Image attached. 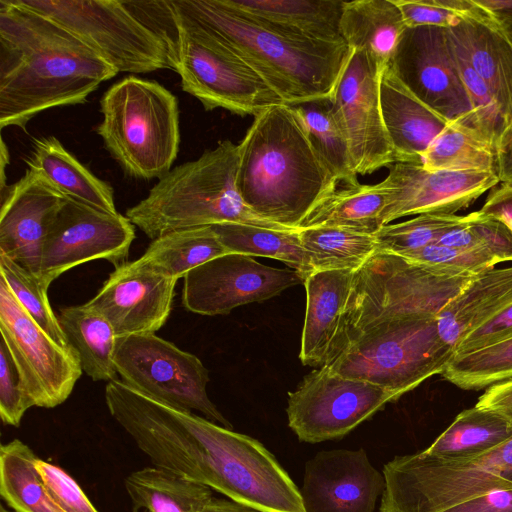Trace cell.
<instances>
[{"instance_id": "27", "label": "cell", "mask_w": 512, "mask_h": 512, "mask_svg": "<svg viewBox=\"0 0 512 512\" xmlns=\"http://www.w3.org/2000/svg\"><path fill=\"white\" fill-rule=\"evenodd\" d=\"M26 163L63 196L118 213L111 185L95 176L54 136L36 139Z\"/></svg>"}, {"instance_id": "54", "label": "cell", "mask_w": 512, "mask_h": 512, "mask_svg": "<svg viewBox=\"0 0 512 512\" xmlns=\"http://www.w3.org/2000/svg\"><path fill=\"white\" fill-rule=\"evenodd\" d=\"M202 512H261L250 506L235 502L230 499L213 497Z\"/></svg>"}, {"instance_id": "21", "label": "cell", "mask_w": 512, "mask_h": 512, "mask_svg": "<svg viewBox=\"0 0 512 512\" xmlns=\"http://www.w3.org/2000/svg\"><path fill=\"white\" fill-rule=\"evenodd\" d=\"M0 192V255L38 276L48 228L66 197L30 168Z\"/></svg>"}, {"instance_id": "56", "label": "cell", "mask_w": 512, "mask_h": 512, "mask_svg": "<svg viewBox=\"0 0 512 512\" xmlns=\"http://www.w3.org/2000/svg\"><path fill=\"white\" fill-rule=\"evenodd\" d=\"M9 164V152L4 139L1 140V188L0 191L7 187L5 183V167Z\"/></svg>"}, {"instance_id": "9", "label": "cell", "mask_w": 512, "mask_h": 512, "mask_svg": "<svg viewBox=\"0 0 512 512\" xmlns=\"http://www.w3.org/2000/svg\"><path fill=\"white\" fill-rule=\"evenodd\" d=\"M178 29L172 66L181 88L206 111L222 108L240 116L260 114L285 104L249 65L211 32L177 10L170 1Z\"/></svg>"}, {"instance_id": "20", "label": "cell", "mask_w": 512, "mask_h": 512, "mask_svg": "<svg viewBox=\"0 0 512 512\" xmlns=\"http://www.w3.org/2000/svg\"><path fill=\"white\" fill-rule=\"evenodd\" d=\"M385 488L364 449L318 452L305 464L299 489L305 512H374Z\"/></svg>"}, {"instance_id": "34", "label": "cell", "mask_w": 512, "mask_h": 512, "mask_svg": "<svg viewBox=\"0 0 512 512\" xmlns=\"http://www.w3.org/2000/svg\"><path fill=\"white\" fill-rule=\"evenodd\" d=\"M230 253L211 226L176 230L150 243L140 259L157 271L179 280L192 269Z\"/></svg>"}, {"instance_id": "26", "label": "cell", "mask_w": 512, "mask_h": 512, "mask_svg": "<svg viewBox=\"0 0 512 512\" xmlns=\"http://www.w3.org/2000/svg\"><path fill=\"white\" fill-rule=\"evenodd\" d=\"M447 32L499 105L509 127L508 136L512 130L511 45L501 29L474 21H464Z\"/></svg>"}, {"instance_id": "47", "label": "cell", "mask_w": 512, "mask_h": 512, "mask_svg": "<svg viewBox=\"0 0 512 512\" xmlns=\"http://www.w3.org/2000/svg\"><path fill=\"white\" fill-rule=\"evenodd\" d=\"M468 215V225L480 246L499 263L512 261V230L503 222L483 216L479 211Z\"/></svg>"}, {"instance_id": "50", "label": "cell", "mask_w": 512, "mask_h": 512, "mask_svg": "<svg viewBox=\"0 0 512 512\" xmlns=\"http://www.w3.org/2000/svg\"><path fill=\"white\" fill-rule=\"evenodd\" d=\"M478 211L483 216L503 222L512 230V185L501 183L492 188Z\"/></svg>"}, {"instance_id": "23", "label": "cell", "mask_w": 512, "mask_h": 512, "mask_svg": "<svg viewBox=\"0 0 512 512\" xmlns=\"http://www.w3.org/2000/svg\"><path fill=\"white\" fill-rule=\"evenodd\" d=\"M355 270L312 272L304 281L306 312L299 358L319 369L328 363Z\"/></svg>"}, {"instance_id": "3", "label": "cell", "mask_w": 512, "mask_h": 512, "mask_svg": "<svg viewBox=\"0 0 512 512\" xmlns=\"http://www.w3.org/2000/svg\"><path fill=\"white\" fill-rule=\"evenodd\" d=\"M172 4L256 71L286 105L329 98L352 51L346 44L289 38L223 0H173Z\"/></svg>"}, {"instance_id": "10", "label": "cell", "mask_w": 512, "mask_h": 512, "mask_svg": "<svg viewBox=\"0 0 512 512\" xmlns=\"http://www.w3.org/2000/svg\"><path fill=\"white\" fill-rule=\"evenodd\" d=\"M80 39L117 72L172 69L170 50L130 1L15 0Z\"/></svg>"}, {"instance_id": "58", "label": "cell", "mask_w": 512, "mask_h": 512, "mask_svg": "<svg viewBox=\"0 0 512 512\" xmlns=\"http://www.w3.org/2000/svg\"><path fill=\"white\" fill-rule=\"evenodd\" d=\"M0 512H11V511H9L8 509H6V508L4 507V505H1V506H0Z\"/></svg>"}, {"instance_id": "1", "label": "cell", "mask_w": 512, "mask_h": 512, "mask_svg": "<svg viewBox=\"0 0 512 512\" xmlns=\"http://www.w3.org/2000/svg\"><path fill=\"white\" fill-rule=\"evenodd\" d=\"M117 70L76 36L15 0H0V127L84 104Z\"/></svg>"}, {"instance_id": "52", "label": "cell", "mask_w": 512, "mask_h": 512, "mask_svg": "<svg viewBox=\"0 0 512 512\" xmlns=\"http://www.w3.org/2000/svg\"><path fill=\"white\" fill-rule=\"evenodd\" d=\"M436 243L462 250L483 249L468 225V215L460 224L446 230Z\"/></svg>"}, {"instance_id": "17", "label": "cell", "mask_w": 512, "mask_h": 512, "mask_svg": "<svg viewBox=\"0 0 512 512\" xmlns=\"http://www.w3.org/2000/svg\"><path fill=\"white\" fill-rule=\"evenodd\" d=\"M304 281L294 269L270 267L253 256L230 252L185 275L182 305L199 315H227L234 308L268 300Z\"/></svg>"}, {"instance_id": "8", "label": "cell", "mask_w": 512, "mask_h": 512, "mask_svg": "<svg viewBox=\"0 0 512 512\" xmlns=\"http://www.w3.org/2000/svg\"><path fill=\"white\" fill-rule=\"evenodd\" d=\"M453 354L439 335L436 317H404L368 329L325 367L400 398L442 374Z\"/></svg>"}, {"instance_id": "16", "label": "cell", "mask_w": 512, "mask_h": 512, "mask_svg": "<svg viewBox=\"0 0 512 512\" xmlns=\"http://www.w3.org/2000/svg\"><path fill=\"white\" fill-rule=\"evenodd\" d=\"M388 66L423 103L447 120L475 130L447 29L407 27Z\"/></svg>"}, {"instance_id": "45", "label": "cell", "mask_w": 512, "mask_h": 512, "mask_svg": "<svg viewBox=\"0 0 512 512\" xmlns=\"http://www.w3.org/2000/svg\"><path fill=\"white\" fill-rule=\"evenodd\" d=\"M33 407L26 392L18 368L0 340V416L6 425L19 426L25 412Z\"/></svg>"}, {"instance_id": "7", "label": "cell", "mask_w": 512, "mask_h": 512, "mask_svg": "<svg viewBox=\"0 0 512 512\" xmlns=\"http://www.w3.org/2000/svg\"><path fill=\"white\" fill-rule=\"evenodd\" d=\"M382 473L380 512H442L477 496L512 489V437L465 458H438L423 451L396 456Z\"/></svg>"}, {"instance_id": "4", "label": "cell", "mask_w": 512, "mask_h": 512, "mask_svg": "<svg viewBox=\"0 0 512 512\" xmlns=\"http://www.w3.org/2000/svg\"><path fill=\"white\" fill-rule=\"evenodd\" d=\"M238 161V144L222 140L196 160L171 169L125 216L152 240L220 223L294 231L261 218L244 203L236 186Z\"/></svg>"}, {"instance_id": "53", "label": "cell", "mask_w": 512, "mask_h": 512, "mask_svg": "<svg viewBox=\"0 0 512 512\" xmlns=\"http://www.w3.org/2000/svg\"><path fill=\"white\" fill-rule=\"evenodd\" d=\"M495 170L500 183L512 185V134L497 150Z\"/></svg>"}, {"instance_id": "40", "label": "cell", "mask_w": 512, "mask_h": 512, "mask_svg": "<svg viewBox=\"0 0 512 512\" xmlns=\"http://www.w3.org/2000/svg\"><path fill=\"white\" fill-rule=\"evenodd\" d=\"M0 276L38 326L60 346L74 350L50 305L47 295L49 287L37 275L4 255H0Z\"/></svg>"}, {"instance_id": "38", "label": "cell", "mask_w": 512, "mask_h": 512, "mask_svg": "<svg viewBox=\"0 0 512 512\" xmlns=\"http://www.w3.org/2000/svg\"><path fill=\"white\" fill-rule=\"evenodd\" d=\"M421 163L431 171L495 170L496 152L475 130L451 122L426 149Z\"/></svg>"}, {"instance_id": "33", "label": "cell", "mask_w": 512, "mask_h": 512, "mask_svg": "<svg viewBox=\"0 0 512 512\" xmlns=\"http://www.w3.org/2000/svg\"><path fill=\"white\" fill-rule=\"evenodd\" d=\"M38 457L19 439L0 447V495L15 512H62L36 468Z\"/></svg>"}, {"instance_id": "36", "label": "cell", "mask_w": 512, "mask_h": 512, "mask_svg": "<svg viewBox=\"0 0 512 512\" xmlns=\"http://www.w3.org/2000/svg\"><path fill=\"white\" fill-rule=\"evenodd\" d=\"M298 234L313 272L357 270L378 251L374 235L346 228H303Z\"/></svg>"}, {"instance_id": "32", "label": "cell", "mask_w": 512, "mask_h": 512, "mask_svg": "<svg viewBox=\"0 0 512 512\" xmlns=\"http://www.w3.org/2000/svg\"><path fill=\"white\" fill-rule=\"evenodd\" d=\"M511 437V422L475 405L460 412L423 452L438 458H465L489 451Z\"/></svg>"}, {"instance_id": "24", "label": "cell", "mask_w": 512, "mask_h": 512, "mask_svg": "<svg viewBox=\"0 0 512 512\" xmlns=\"http://www.w3.org/2000/svg\"><path fill=\"white\" fill-rule=\"evenodd\" d=\"M223 1L258 23L289 38L346 44L340 29L344 5L342 0Z\"/></svg>"}, {"instance_id": "46", "label": "cell", "mask_w": 512, "mask_h": 512, "mask_svg": "<svg viewBox=\"0 0 512 512\" xmlns=\"http://www.w3.org/2000/svg\"><path fill=\"white\" fill-rule=\"evenodd\" d=\"M36 468L62 512H98L76 481L60 467L38 458Z\"/></svg>"}, {"instance_id": "12", "label": "cell", "mask_w": 512, "mask_h": 512, "mask_svg": "<svg viewBox=\"0 0 512 512\" xmlns=\"http://www.w3.org/2000/svg\"><path fill=\"white\" fill-rule=\"evenodd\" d=\"M399 397L379 385L314 369L288 393V425L298 439L319 443L342 438Z\"/></svg>"}, {"instance_id": "49", "label": "cell", "mask_w": 512, "mask_h": 512, "mask_svg": "<svg viewBox=\"0 0 512 512\" xmlns=\"http://www.w3.org/2000/svg\"><path fill=\"white\" fill-rule=\"evenodd\" d=\"M442 512H512V489L477 496Z\"/></svg>"}, {"instance_id": "57", "label": "cell", "mask_w": 512, "mask_h": 512, "mask_svg": "<svg viewBox=\"0 0 512 512\" xmlns=\"http://www.w3.org/2000/svg\"><path fill=\"white\" fill-rule=\"evenodd\" d=\"M501 23V31L502 33L504 34V36L506 37V39L508 40L509 44L511 45L512 47V19H507V20H503L500 22ZM512 134V130L511 132L509 133V135L507 136V138ZM506 138V139H507ZM505 139V140H506ZM504 140V141H505Z\"/></svg>"}, {"instance_id": "55", "label": "cell", "mask_w": 512, "mask_h": 512, "mask_svg": "<svg viewBox=\"0 0 512 512\" xmlns=\"http://www.w3.org/2000/svg\"><path fill=\"white\" fill-rule=\"evenodd\" d=\"M482 8L492 13L500 22L512 19V0H475Z\"/></svg>"}, {"instance_id": "35", "label": "cell", "mask_w": 512, "mask_h": 512, "mask_svg": "<svg viewBox=\"0 0 512 512\" xmlns=\"http://www.w3.org/2000/svg\"><path fill=\"white\" fill-rule=\"evenodd\" d=\"M211 227L229 252L282 261L304 279L313 272L298 230L284 231L241 223H220Z\"/></svg>"}, {"instance_id": "41", "label": "cell", "mask_w": 512, "mask_h": 512, "mask_svg": "<svg viewBox=\"0 0 512 512\" xmlns=\"http://www.w3.org/2000/svg\"><path fill=\"white\" fill-rule=\"evenodd\" d=\"M407 27L432 26L443 29L474 21L501 28L500 21L475 0H394Z\"/></svg>"}, {"instance_id": "19", "label": "cell", "mask_w": 512, "mask_h": 512, "mask_svg": "<svg viewBox=\"0 0 512 512\" xmlns=\"http://www.w3.org/2000/svg\"><path fill=\"white\" fill-rule=\"evenodd\" d=\"M177 281L140 258L126 261L86 304L111 323L117 336L155 333L169 318Z\"/></svg>"}, {"instance_id": "6", "label": "cell", "mask_w": 512, "mask_h": 512, "mask_svg": "<svg viewBox=\"0 0 512 512\" xmlns=\"http://www.w3.org/2000/svg\"><path fill=\"white\" fill-rule=\"evenodd\" d=\"M100 111L96 132L126 175L151 180L171 170L180 127L178 99L168 89L129 75L104 92Z\"/></svg>"}, {"instance_id": "18", "label": "cell", "mask_w": 512, "mask_h": 512, "mask_svg": "<svg viewBox=\"0 0 512 512\" xmlns=\"http://www.w3.org/2000/svg\"><path fill=\"white\" fill-rule=\"evenodd\" d=\"M381 181L386 189L384 225L404 216L456 214L500 183L495 170L431 171L421 163L395 162Z\"/></svg>"}, {"instance_id": "43", "label": "cell", "mask_w": 512, "mask_h": 512, "mask_svg": "<svg viewBox=\"0 0 512 512\" xmlns=\"http://www.w3.org/2000/svg\"><path fill=\"white\" fill-rule=\"evenodd\" d=\"M464 216L456 214H421L396 224L384 225L374 234L377 248L403 256L436 243L448 229L460 224Z\"/></svg>"}, {"instance_id": "25", "label": "cell", "mask_w": 512, "mask_h": 512, "mask_svg": "<svg viewBox=\"0 0 512 512\" xmlns=\"http://www.w3.org/2000/svg\"><path fill=\"white\" fill-rule=\"evenodd\" d=\"M512 302V266L475 275L438 313L442 340L454 350L462 337Z\"/></svg>"}, {"instance_id": "5", "label": "cell", "mask_w": 512, "mask_h": 512, "mask_svg": "<svg viewBox=\"0 0 512 512\" xmlns=\"http://www.w3.org/2000/svg\"><path fill=\"white\" fill-rule=\"evenodd\" d=\"M474 276L377 251L354 272L326 366L375 325L404 317H437Z\"/></svg>"}, {"instance_id": "13", "label": "cell", "mask_w": 512, "mask_h": 512, "mask_svg": "<svg viewBox=\"0 0 512 512\" xmlns=\"http://www.w3.org/2000/svg\"><path fill=\"white\" fill-rule=\"evenodd\" d=\"M0 332L33 406L54 408L66 401L83 372L76 351L47 335L1 276Z\"/></svg>"}, {"instance_id": "42", "label": "cell", "mask_w": 512, "mask_h": 512, "mask_svg": "<svg viewBox=\"0 0 512 512\" xmlns=\"http://www.w3.org/2000/svg\"><path fill=\"white\" fill-rule=\"evenodd\" d=\"M449 38L472 109L475 130L497 153L508 134V124L486 84L473 70L460 47Z\"/></svg>"}, {"instance_id": "30", "label": "cell", "mask_w": 512, "mask_h": 512, "mask_svg": "<svg viewBox=\"0 0 512 512\" xmlns=\"http://www.w3.org/2000/svg\"><path fill=\"white\" fill-rule=\"evenodd\" d=\"M124 484L134 512H202L213 498L209 487L156 466L132 472Z\"/></svg>"}, {"instance_id": "22", "label": "cell", "mask_w": 512, "mask_h": 512, "mask_svg": "<svg viewBox=\"0 0 512 512\" xmlns=\"http://www.w3.org/2000/svg\"><path fill=\"white\" fill-rule=\"evenodd\" d=\"M380 105L396 162L421 163L426 149L451 123L418 99L388 65L381 73Z\"/></svg>"}, {"instance_id": "37", "label": "cell", "mask_w": 512, "mask_h": 512, "mask_svg": "<svg viewBox=\"0 0 512 512\" xmlns=\"http://www.w3.org/2000/svg\"><path fill=\"white\" fill-rule=\"evenodd\" d=\"M317 152L329 166L339 184H358L348 140L336 120L328 98L291 106Z\"/></svg>"}, {"instance_id": "2", "label": "cell", "mask_w": 512, "mask_h": 512, "mask_svg": "<svg viewBox=\"0 0 512 512\" xmlns=\"http://www.w3.org/2000/svg\"><path fill=\"white\" fill-rule=\"evenodd\" d=\"M238 150L236 186L242 200L261 218L285 228L298 230L339 185L290 105L255 116Z\"/></svg>"}, {"instance_id": "44", "label": "cell", "mask_w": 512, "mask_h": 512, "mask_svg": "<svg viewBox=\"0 0 512 512\" xmlns=\"http://www.w3.org/2000/svg\"><path fill=\"white\" fill-rule=\"evenodd\" d=\"M402 257L423 265L477 275L496 267L499 262L484 249L462 250L433 243Z\"/></svg>"}, {"instance_id": "48", "label": "cell", "mask_w": 512, "mask_h": 512, "mask_svg": "<svg viewBox=\"0 0 512 512\" xmlns=\"http://www.w3.org/2000/svg\"><path fill=\"white\" fill-rule=\"evenodd\" d=\"M510 336H512V302L466 333L454 348V353L478 349Z\"/></svg>"}, {"instance_id": "15", "label": "cell", "mask_w": 512, "mask_h": 512, "mask_svg": "<svg viewBox=\"0 0 512 512\" xmlns=\"http://www.w3.org/2000/svg\"><path fill=\"white\" fill-rule=\"evenodd\" d=\"M385 67L370 52L352 49L328 98L348 140L357 175L370 174L396 162L380 105V78Z\"/></svg>"}, {"instance_id": "11", "label": "cell", "mask_w": 512, "mask_h": 512, "mask_svg": "<svg viewBox=\"0 0 512 512\" xmlns=\"http://www.w3.org/2000/svg\"><path fill=\"white\" fill-rule=\"evenodd\" d=\"M114 364L121 380L175 409L200 412L232 429L207 394L209 372L202 361L155 333L117 336Z\"/></svg>"}, {"instance_id": "29", "label": "cell", "mask_w": 512, "mask_h": 512, "mask_svg": "<svg viewBox=\"0 0 512 512\" xmlns=\"http://www.w3.org/2000/svg\"><path fill=\"white\" fill-rule=\"evenodd\" d=\"M57 316L82 370L93 381L117 379L114 364L117 335L111 323L86 303L62 307Z\"/></svg>"}, {"instance_id": "14", "label": "cell", "mask_w": 512, "mask_h": 512, "mask_svg": "<svg viewBox=\"0 0 512 512\" xmlns=\"http://www.w3.org/2000/svg\"><path fill=\"white\" fill-rule=\"evenodd\" d=\"M135 226L120 213H110L65 198L48 228L38 277L47 287L64 272L86 262L127 261Z\"/></svg>"}, {"instance_id": "31", "label": "cell", "mask_w": 512, "mask_h": 512, "mask_svg": "<svg viewBox=\"0 0 512 512\" xmlns=\"http://www.w3.org/2000/svg\"><path fill=\"white\" fill-rule=\"evenodd\" d=\"M386 200L382 182L374 185L340 184L313 208L299 229L340 227L374 235L384 226L382 214Z\"/></svg>"}, {"instance_id": "28", "label": "cell", "mask_w": 512, "mask_h": 512, "mask_svg": "<svg viewBox=\"0 0 512 512\" xmlns=\"http://www.w3.org/2000/svg\"><path fill=\"white\" fill-rule=\"evenodd\" d=\"M406 28L394 0L344 1L340 29L345 43L370 52L383 66L389 64Z\"/></svg>"}, {"instance_id": "51", "label": "cell", "mask_w": 512, "mask_h": 512, "mask_svg": "<svg viewBox=\"0 0 512 512\" xmlns=\"http://www.w3.org/2000/svg\"><path fill=\"white\" fill-rule=\"evenodd\" d=\"M475 405L495 412L512 423V379L487 388Z\"/></svg>"}, {"instance_id": "39", "label": "cell", "mask_w": 512, "mask_h": 512, "mask_svg": "<svg viewBox=\"0 0 512 512\" xmlns=\"http://www.w3.org/2000/svg\"><path fill=\"white\" fill-rule=\"evenodd\" d=\"M441 375L460 389L475 391L512 379V336L454 353Z\"/></svg>"}]
</instances>
